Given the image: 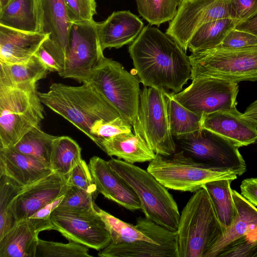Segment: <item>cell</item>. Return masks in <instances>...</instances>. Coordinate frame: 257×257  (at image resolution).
Listing matches in <instances>:
<instances>
[{
  "label": "cell",
  "instance_id": "cell-1",
  "mask_svg": "<svg viewBox=\"0 0 257 257\" xmlns=\"http://www.w3.org/2000/svg\"><path fill=\"white\" fill-rule=\"evenodd\" d=\"M128 52L144 86L177 93L191 79L189 57L176 42L157 28L144 27Z\"/></svg>",
  "mask_w": 257,
  "mask_h": 257
},
{
  "label": "cell",
  "instance_id": "cell-2",
  "mask_svg": "<svg viewBox=\"0 0 257 257\" xmlns=\"http://www.w3.org/2000/svg\"><path fill=\"white\" fill-rule=\"evenodd\" d=\"M38 93L43 104L69 121L91 140V129L94 122L121 116L88 83L73 86L54 83L48 91Z\"/></svg>",
  "mask_w": 257,
  "mask_h": 257
},
{
  "label": "cell",
  "instance_id": "cell-3",
  "mask_svg": "<svg viewBox=\"0 0 257 257\" xmlns=\"http://www.w3.org/2000/svg\"><path fill=\"white\" fill-rule=\"evenodd\" d=\"M177 232L178 257H204L223 231L207 190L194 192L183 208Z\"/></svg>",
  "mask_w": 257,
  "mask_h": 257
},
{
  "label": "cell",
  "instance_id": "cell-4",
  "mask_svg": "<svg viewBox=\"0 0 257 257\" xmlns=\"http://www.w3.org/2000/svg\"><path fill=\"white\" fill-rule=\"evenodd\" d=\"M37 83L0 84V149L14 147L29 131L40 126L44 107Z\"/></svg>",
  "mask_w": 257,
  "mask_h": 257
},
{
  "label": "cell",
  "instance_id": "cell-5",
  "mask_svg": "<svg viewBox=\"0 0 257 257\" xmlns=\"http://www.w3.org/2000/svg\"><path fill=\"white\" fill-rule=\"evenodd\" d=\"M107 163L135 192L145 217L167 229L177 230L180 213L167 188L147 170L133 164L114 158Z\"/></svg>",
  "mask_w": 257,
  "mask_h": 257
},
{
  "label": "cell",
  "instance_id": "cell-6",
  "mask_svg": "<svg viewBox=\"0 0 257 257\" xmlns=\"http://www.w3.org/2000/svg\"><path fill=\"white\" fill-rule=\"evenodd\" d=\"M147 170L168 189L183 192H195L209 182L234 180L238 176L231 170L215 169L180 150L170 156L156 154Z\"/></svg>",
  "mask_w": 257,
  "mask_h": 257
},
{
  "label": "cell",
  "instance_id": "cell-7",
  "mask_svg": "<svg viewBox=\"0 0 257 257\" xmlns=\"http://www.w3.org/2000/svg\"><path fill=\"white\" fill-rule=\"evenodd\" d=\"M140 82L119 62L103 56L83 83L94 87L133 127L138 117Z\"/></svg>",
  "mask_w": 257,
  "mask_h": 257
},
{
  "label": "cell",
  "instance_id": "cell-8",
  "mask_svg": "<svg viewBox=\"0 0 257 257\" xmlns=\"http://www.w3.org/2000/svg\"><path fill=\"white\" fill-rule=\"evenodd\" d=\"M191 79L211 76L238 83L257 81V45L240 48L216 47L189 56Z\"/></svg>",
  "mask_w": 257,
  "mask_h": 257
},
{
  "label": "cell",
  "instance_id": "cell-9",
  "mask_svg": "<svg viewBox=\"0 0 257 257\" xmlns=\"http://www.w3.org/2000/svg\"><path fill=\"white\" fill-rule=\"evenodd\" d=\"M177 148L186 155L219 170H231L237 176L246 171L238 147L228 139L204 128L175 138Z\"/></svg>",
  "mask_w": 257,
  "mask_h": 257
},
{
  "label": "cell",
  "instance_id": "cell-10",
  "mask_svg": "<svg viewBox=\"0 0 257 257\" xmlns=\"http://www.w3.org/2000/svg\"><path fill=\"white\" fill-rule=\"evenodd\" d=\"M236 214L204 257L257 256V208L232 189Z\"/></svg>",
  "mask_w": 257,
  "mask_h": 257
},
{
  "label": "cell",
  "instance_id": "cell-11",
  "mask_svg": "<svg viewBox=\"0 0 257 257\" xmlns=\"http://www.w3.org/2000/svg\"><path fill=\"white\" fill-rule=\"evenodd\" d=\"M138 121L146 141L156 154L170 156L176 152L164 90L144 86L141 90Z\"/></svg>",
  "mask_w": 257,
  "mask_h": 257
},
{
  "label": "cell",
  "instance_id": "cell-12",
  "mask_svg": "<svg viewBox=\"0 0 257 257\" xmlns=\"http://www.w3.org/2000/svg\"><path fill=\"white\" fill-rule=\"evenodd\" d=\"M97 22L73 23L65 50V64L58 74L83 83L103 56L98 37Z\"/></svg>",
  "mask_w": 257,
  "mask_h": 257
},
{
  "label": "cell",
  "instance_id": "cell-13",
  "mask_svg": "<svg viewBox=\"0 0 257 257\" xmlns=\"http://www.w3.org/2000/svg\"><path fill=\"white\" fill-rule=\"evenodd\" d=\"M191 84L174 97L183 106L205 115L236 108L237 83L211 76L196 77Z\"/></svg>",
  "mask_w": 257,
  "mask_h": 257
},
{
  "label": "cell",
  "instance_id": "cell-14",
  "mask_svg": "<svg viewBox=\"0 0 257 257\" xmlns=\"http://www.w3.org/2000/svg\"><path fill=\"white\" fill-rule=\"evenodd\" d=\"M50 220L53 230L88 247L100 250L111 242L110 234L96 207L86 211L57 207L51 212Z\"/></svg>",
  "mask_w": 257,
  "mask_h": 257
},
{
  "label": "cell",
  "instance_id": "cell-15",
  "mask_svg": "<svg viewBox=\"0 0 257 257\" xmlns=\"http://www.w3.org/2000/svg\"><path fill=\"white\" fill-rule=\"evenodd\" d=\"M230 18L227 0H182L166 34L186 51L195 32L207 22Z\"/></svg>",
  "mask_w": 257,
  "mask_h": 257
},
{
  "label": "cell",
  "instance_id": "cell-16",
  "mask_svg": "<svg viewBox=\"0 0 257 257\" xmlns=\"http://www.w3.org/2000/svg\"><path fill=\"white\" fill-rule=\"evenodd\" d=\"M68 186L65 177L53 171L23 187L12 203L17 222L30 218L38 210L63 196Z\"/></svg>",
  "mask_w": 257,
  "mask_h": 257
},
{
  "label": "cell",
  "instance_id": "cell-17",
  "mask_svg": "<svg viewBox=\"0 0 257 257\" xmlns=\"http://www.w3.org/2000/svg\"><path fill=\"white\" fill-rule=\"evenodd\" d=\"M96 210L110 234L111 243L142 244L177 238L176 231L167 229L146 217H139L134 225L116 218L97 206Z\"/></svg>",
  "mask_w": 257,
  "mask_h": 257
},
{
  "label": "cell",
  "instance_id": "cell-18",
  "mask_svg": "<svg viewBox=\"0 0 257 257\" xmlns=\"http://www.w3.org/2000/svg\"><path fill=\"white\" fill-rule=\"evenodd\" d=\"M88 165L99 193L129 210H141L135 192L111 169L107 161L93 156Z\"/></svg>",
  "mask_w": 257,
  "mask_h": 257
},
{
  "label": "cell",
  "instance_id": "cell-19",
  "mask_svg": "<svg viewBox=\"0 0 257 257\" xmlns=\"http://www.w3.org/2000/svg\"><path fill=\"white\" fill-rule=\"evenodd\" d=\"M236 107L203 115L202 127L228 139L238 148L257 141V124Z\"/></svg>",
  "mask_w": 257,
  "mask_h": 257
},
{
  "label": "cell",
  "instance_id": "cell-20",
  "mask_svg": "<svg viewBox=\"0 0 257 257\" xmlns=\"http://www.w3.org/2000/svg\"><path fill=\"white\" fill-rule=\"evenodd\" d=\"M53 230L49 219L29 218L17 222L0 238V257H35L38 234Z\"/></svg>",
  "mask_w": 257,
  "mask_h": 257
},
{
  "label": "cell",
  "instance_id": "cell-21",
  "mask_svg": "<svg viewBox=\"0 0 257 257\" xmlns=\"http://www.w3.org/2000/svg\"><path fill=\"white\" fill-rule=\"evenodd\" d=\"M98 37L102 51L118 49L132 43L144 28V23L129 11L113 12L104 21L96 24Z\"/></svg>",
  "mask_w": 257,
  "mask_h": 257
},
{
  "label": "cell",
  "instance_id": "cell-22",
  "mask_svg": "<svg viewBox=\"0 0 257 257\" xmlns=\"http://www.w3.org/2000/svg\"><path fill=\"white\" fill-rule=\"evenodd\" d=\"M133 130L135 134L131 132L103 139L99 147L108 156L130 164L151 161L156 154L144 137L138 120Z\"/></svg>",
  "mask_w": 257,
  "mask_h": 257
},
{
  "label": "cell",
  "instance_id": "cell-23",
  "mask_svg": "<svg viewBox=\"0 0 257 257\" xmlns=\"http://www.w3.org/2000/svg\"><path fill=\"white\" fill-rule=\"evenodd\" d=\"M49 36L0 25V62L9 64L27 62Z\"/></svg>",
  "mask_w": 257,
  "mask_h": 257
},
{
  "label": "cell",
  "instance_id": "cell-24",
  "mask_svg": "<svg viewBox=\"0 0 257 257\" xmlns=\"http://www.w3.org/2000/svg\"><path fill=\"white\" fill-rule=\"evenodd\" d=\"M52 172L50 167L13 147L0 149V175L12 179L22 187Z\"/></svg>",
  "mask_w": 257,
  "mask_h": 257
},
{
  "label": "cell",
  "instance_id": "cell-25",
  "mask_svg": "<svg viewBox=\"0 0 257 257\" xmlns=\"http://www.w3.org/2000/svg\"><path fill=\"white\" fill-rule=\"evenodd\" d=\"M37 3L40 33L49 35V39L65 54L72 23L64 0H37Z\"/></svg>",
  "mask_w": 257,
  "mask_h": 257
},
{
  "label": "cell",
  "instance_id": "cell-26",
  "mask_svg": "<svg viewBox=\"0 0 257 257\" xmlns=\"http://www.w3.org/2000/svg\"><path fill=\"white\" fill-rule=\"evenodd\" d=\"M0 25L23 31L40 32L37 0H11L0 12Z\"/></svg>",
  "mask_w": 257,
  "mask_h": 257
},
{
  "label": "cell",
  "instance_id": "cell-27",
  "mask_svg": "<svg viewBox=\"0 0 257 257\" xmlns=\"http://www.w3.org/2000/svg\"><path fill=\"white\" fill-rule=\"evenodd\" d=\"M49 72L35 55L23 63L9 64L0 62V84L15 85L37 83L45 78Z\"/></svg>",
  "mask_w": 257,
  "mask_h": 257
},
{
  "label": "cell",
  "instance_id": "cell-28",
  "mask_svg": "<svg viewBox=\"0 0 257 257\" xmlns=\"http://www.w3.org/2000/svg\"><path fill=\"white\" fill-rule=\"evenodd\" d=\"M233 181L223 179L209 182L204 187L208 192L223 233L232 224L235 214L230 183Z\"/></svg>",
  "mask_w": 257,
  "mask_h": 257
},
{
  "label": "cell",
  "instance_id": "cell-29",
  "mask_svg": "<svg viewBox=\"0 0 257 257\" xmlns=\"http://www.w3.org/2000/svg\"><path fill=\"white\" fill-rule=\"evenodd\" d=\"M236 25L230 18L212 21L201 25L190 39L188 48L192 53L219 46Z\"/></svg>",
  "mask_w": 257,
  "mask_h": 257
},
{
  "label": "cell",
  "instance_id": "cell-30",
  "mask_svg": "<svg viewBox=\"0 0 257 257\" xmlns=\"http://www.w3.org/2000/svg\"><path fill=\"white\" fill-rule=\"evenodd\" d=\"M172 135L174 138L184 136L201 128L203 115L197 114L181 104L172 92L165 90Z\"/></svg>",
  "mask_w": 257,
  "mask_h": 257
},
{
  "label": "cell",
  "instance_id": "cell-31",
  "mask_svg": "<svg viewBox=\"0 0 257 257\" xmlns=\"http://www.w3.org/2000/svg\"><path fill=\"white\" fill-rule=\"evenodd\" d=\"M82 159L81 149L71 138L57 136L54 140L50 164L52 171L67 178Z\"/></svg>",
  "mask_w": 257,
  "mask_h": 257
},
{
  "label": "cell",
  "instance_id": "cell-32",
  "mask_svg": "<svg viewBox=\"0 0 257 257\" xmlns=\"http://www.w3.org/2000/svg\"><path fill=\"white\" fill-rule=\"evenodd\" d=\"M57 137L43 131L40 126L35 127L27 133L13 147L50 167L53 143Z\"/></svg>",
  "mask_w": 257,
  "mask_h": 257
},
{
  "label": "cell",
  "instance_id": "cell-33",
  "mask_svg": "<svg viewBox=\"0 0 257 257\" xmlns=\"http://www.w3.org/2000/svg\"><path fill=\"white\" fill-rule=\"evenodd\" d=\"M182 0H136L140 15L151 25L172 21Z\"/></svg>",
  "mask_w": 257,
  "mask_h": 257
},
{
  "label": "cell",
  "instance_id": "cell-34",
  "mask_svg": "<svg viewBox=\"0 0 257 257\" xmlns=\"http://www.w3.org/2000/svg\"><path fill=\"white\" fill-rule=\"evenodd\" d=\"M22 188L12 179L0 175V238L17 223L12 203Z\"/></svg>",
  "mask_w": 257,
  "mask_h": 257
},
{
  "label": "cell",
  "instance_id": "cell-35",
  "mask_svg": "<svg viewBox=\"0 0 257 257\" xmlns=\"http://www.w3.org/2000/svg\"><path fill=\"white\" fill-rule=\"evenodd\" d=\"M88 247L69 240L67 243L38 239L35 257H88Z\"/></svg>",
  "mask_w": 257,
  "mask_h": 257
},
{
  "label": "cell",
  "instance_id": "cell-36",
  "mask_svg": "<svg viewBox=\"0 0 257 257\" xmlns=\"http://www.w3.org/2000/svg\"><path fill=\"white\" fill-rule=\"evenodd\" d=\"M98 194L89 193L77 186L68 185L57 208L86 211L96 209L95 200Z\"/></svg>",
  "mask_w": 257,
  "mask_h": 257
},
{
  "label": "cell",
  "instance_id": "cell-37",
  "mask_svg": "<svg viewBox=\"0 0 257 257\" xmlns=\"http://www.w3.org/2000/svg\"><path fill=\"white\" fill-rule=\"evenodd\" d=\"M133 129L132 124L122 116L108 121L99 120L94 122L91 127V140L99 147L103 139L130 133L132 132Z\"/></svg>",
  "mask_w": 257,
  "mask_h": 257
},
{
  "label": "cell",
  "instance_id": "cell-38",
  "mask_svg": "<svg viewBox=\"0 0 257 257\" xmlns=\"http://www.w3.org/2000/svg\"><path fill=\"white\" fill-rule=\"evenodd\" d=\"M50 72L58 74L64 69L65 55L61 49L49 37L42 44L35 55Z\"/></svg>",
  "mask_w": 257,
  "mask_h": 257
},
{
  "label": "cell",
  "instance_id": "cell-39",
  "mask_svg": "<svg viewBox=\"0 0 257 257\" xmlns=\"http://www.w3.org/2000/svg\"><path fill=\"white\" fill-rule=\"evenodd\" d=\"M68 17L73 23L93 21L96 14L95 0H64Z\"/></svg>",
  "mask_w": 257,
  "mask_h": 257
},
{
  "label": "cell",
  "instance_id": "cell-40",
  "mask_svg": "<svg viewBox=\"0 0 257 257\" xmlns=\"http://www.w3.org/2000/svg\"><path fill=\"white\" fill-rule=\"evenodd\" d=\"M68 185L77 186L89 193L98 194L88 165L82 159L67 176Z\"/></svg>",
  "mask_w": 257,
  "mask_h": 257
},
{
  "label": "cell",
  "instance_id": "cell-41",
  "mask_svg": "<svg viewBox=\"0 0 257 257\" xmlns=\"http://www.w3.org/2000/svg\"><path fill=\"white\" fill-rule=\"evenodd\" d=\"M229 18L237 24L257 13V0H227Z\"/></svg>",
  "mask_w": 257,
  "mask_h": 257
},
{
  "label": "cell",
  "instance_id": "cell-42",
  "mask_svg": "<svg viewBox=\"0 0 257 257\" xmlns=\"http://www.w3.org/2000/svg\"><path fill=\"white\" fill-rule=\"evenodd\" d=\"M255 45H257V36L234 28L228 33L219 47L240 48Z\"/></svg>",
  "mask_w": 257,
  "mask_h": 257
},
{
  "label": "cell",
  "instance_id": "cell-43",
  "mask_svg": "<svg viewBox=\"0 0 257 257\" xmlns=\"http://www.w3.org/2000/svg\"><path fill=\"white\" fill-rule=\"evenodd\" d=\"M240 188L243 197L252 205L257 207V177L243 180Z\"/></svg>",
  "mask_w": 257,
  "mask_h": 257
},
{
  "label": "cell",
  "instance_id": "cell-44",
  "mask_svg": "<svg viewBox=\"0 0 257 257\" xmlns=\"http://www.w3.org/2000/svg\"><path fill=\"white\" fill-rule=\"evenodd\" d=\"M63 197V195L58 197L54 201L38 210L30 218L46 220L49 219L51 212L58 206L59 203L62 201Z\"/></svg>",
  "mask_w": 257,
  "mask_h": 257
},
{
  "label": "cell",
  "instance_id": "cell-45",
  "mask_svg": "<svg viewBox=\"0 0 257 257\" xmlns=\"http://www.w3.org/2000/svg\"><path fill=\"white\" fill-rule=\"evenodd\" d=\"M234 29L257 36V13L246 20L236 24Z\"/></svg>",
  "mask_w": 257,
  "mask_h": 257
},
{
  "label": "cell",
  "instance_id": "cell-46",
  "mask_svg": "<svg viewBox=\"0 0 257 257\" xmlns=\"http://www.w3.org/2000/svg\"><path fill=\"white\" fill-rule=\"evenodd\" d=\"M242 116L257 124V100L248 106Z\"/></svg>",
  "mask_w": 257,
  "mask_h": 257
},
{
  "label": "cell",
  "instance_id": "cell-47",
  "mask_svg": "<svg viewBox=\"0 0 257 257\" xmlns=\"http://www.w3.org/2000/svg\"><path fill=\"white\" fill-rule=\"evenodd\" d=\"M11 0H0V12L10 3Z\"/></svg>",
  "mask_w": 257,
  "mask_h": 257
}]
</instances>
